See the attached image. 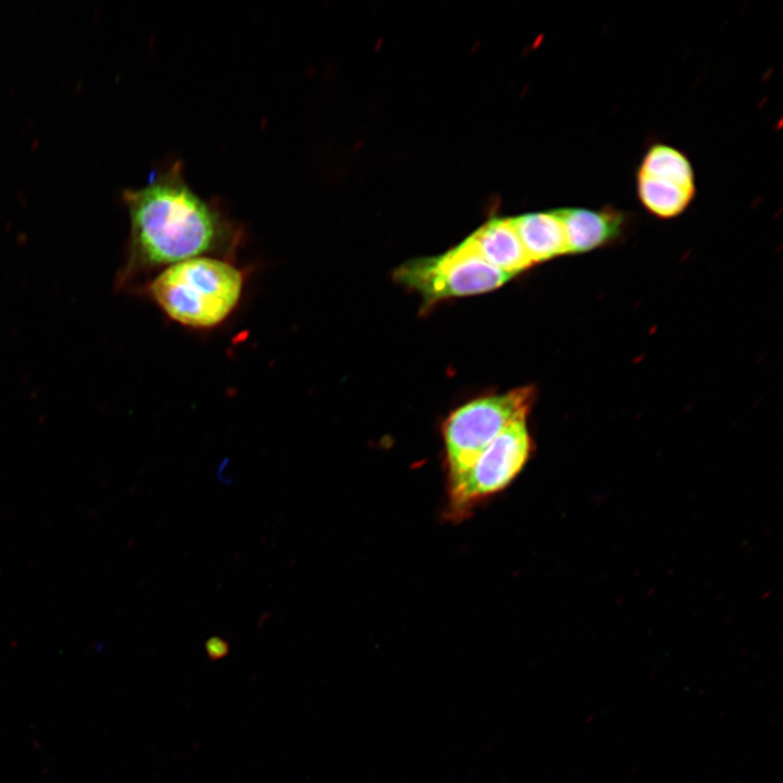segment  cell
<instances>
[{
    "label": "cell",
    "instance_id": "5",
    "mask_svg": "<svg viewBox=\"0 0 783 783\" xmlns=\"http://www.w3.org/2000/svg\"><path fill=\"white\" fill-rule=\"evenodd\" d=\"M532 447L526 419L512 422L460 478L446 486V515L461 521L480 501L507 488L524 468Z\"/></svg>",
    "mask_w": 783,
    "mask_h": 783
},
{
    "label": "cell",
    "instance_id": "6",
    "mask_svg": "<svg viewBox=\"0 0 783 783\" xmlns=\"http://www.w3.org/2000/svg\"><path fill=\"white\" fill-rule=\"evenodd\" d=\"M563 225L568 253H585L617 240L627 216L616 208L557 210Z\"/></svg>",
    "mask_w": 783,
    "mask_h": 783
},
{
    "label": "cell",
    "instance_id": "1",
    "mask_svg": "<svg viewBox=\"0 0 783 783\" xmlns=\"http://www.w3.org/2000/svg\"><path fill=\"white\" fill-rule=\"evenodd\" d=\"M123 199L130 221L128 274L202 257L237 236L222 210L189 187L179 161L151 175L145 186L125 190Z\"/></svg>",
    "mask_w": 783,
    "mask_h": 783
},
{
    "label": "cell",
    "instance_id": "2",
    "mask_svg": "<svg viewBox=\"0 0 783 783\" xmlns=\"http://www.w3.org/2000/svg\"><path fill=\"white\" fill-rule=\"evenodd\" d=\"M244 281L243 272L232 263L202 256L167 266L150 282L148 291L171 320L209 328L234 311Z\"/></svg>",
    "mask_w": 783,
    "mask_h": 783
},
{
    "label": "cell",
    "instance_id": "4",
    "mask_svg": "<svg viewBox=\"0 0 783 783\" xmlns=\"http://www.w3.org/2000/svg\"><path fill=\"white\" fill-rule=\"evenodd\" d=\"M511 277L488 264L467 239L444 254L408 261L394 273L398 284L421 296L424 307L490 291Z\"/></svg>",
    "mask_w": 783,
    "mask_h": 783
},
{
    "label": "cell",
    "instance_id": "10",
    "mask_svg": "<svg viewBox=\"0 0 783 783\" xmlns=\"http://www.w3.org/2000/svg\"><path fill=\"white\" fill-rule=\"evenodd\" d=\"M636 189L643 207L660 219L680 215L689 206L696 191L641 174L636 175Z\"/></svg>",
    "mask_w": 783,
    "mask_h": 783
},
{
    "label": "cell",
    "instance_id": "9",
    "mask_svg": "<svg viewBox=\"0 0 783 783\" xmlns=\"http://www.w3.org/2000/svg\"><path fill=\"white\" fill-rule=\"evenodd\" d=\"M637 174L696 190L692 163L686 154L666 144H655L645 152Z\"/></svg>",
    "mask_w": 783,
    "mask_h": 783
},
{
    "label": "cell",
    "instance_id": "8",
    "mask_svg": "<svg viewBox=\"0 0 783 783\" xmlns=\"http://www.w3.org/2000/svg\"><path fill=\"white\" fill-rule=\"evenodd\" d=\"M532 264L568 253L563 225L557 210L511 219Z\"/></svg>",
    "mask_w": 783,
    "mask_h": 783
},
{
    "label": "cell",
    "instance_id": "11",
    "mask_svg": "<svg viewBox=\"0 0 783 783\" xmlns=\"http://www.w3.org/2000/svg\"><path fill=\"white\" fill-rule=\"evenodd\" d=\"M204 649L211 661H217L229 654L231 647L228 642L224 638L220 636H211L206 641Z\"/></svg>",
    "mask_w": 783,
    "mask_h": 783
},
{
    "label": "cell",
    "instance_id": "3",
    "mask_svg": "<svg viewBox=\"0 0 783 783\" xmlns=\"http://www.w3.org/2000/svg\"><path fill=\"white\" fill-rule=\"evenodd\" d=\"M533 386L473 399L443 424L446 486L460 478L484 449L512 422L526 419L535 400Z\"/></svg>",
    "mask_w": 783,
    "mask_h": 783
},
{
    "label": "cell",
    "instance_id": "7",
    "mask_svg": "<svg viewBox=\"0 0 783 783\" xmlns=\"http://www.w3.org/2000/svg\"><path fill=\"white\" fill-rule=\"evenodd\" d=\"M467 240L488 264L510 276L533 265L511 219H494Z\"/></svg>",
    "mask_w": 783,
    "mask_h": 783
}]
</instances>
